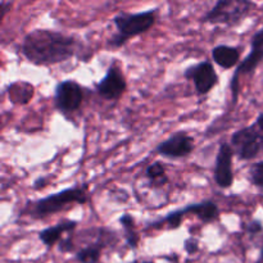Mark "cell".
<instances>
[{"label":"cell","mask_w":263,"mask_h":263,"mask_svg":"<svg viewBox=\"0 0 263 263\" xmlns=\"http://www.w3.org/2000/svg\"><path fill=\"white\" fill-rule=\"evenodd\" d=\"M126 87H127V82H126L125 76L116 63L110 64L105 76L95 85L99 97L105 100L120 99L126 91Z\"/></svg>","instance_id":"8"},{"label":"cell","mask_w":263,"mask_h":263,"mask_svg":"<svg viewBox=\"0 0 263 263\" xmlns=\"http://www.w3.org/2000/svg\"><path fill=\"white\" fill-rule=\"evenodd\" d=\"M103 248H104V243H102V240L94 244H89L77 252L76 261L79 263H98L102 256Z\"/></svg>","instance_id":"15"},{"label":"cell","mask_w":263,"mask_h":263,"mask_svg":"<svg viewBox=\"0 0 263 263\" xmlns=\"http://www.w3.org/2000/svg\"><path fill=\"white\" fill-rule=\"evenodd\" d=\"M182 216L185 215H194L199 218L202 222L211 223L213 221L218 220L220 217V210L218 205L212 200H204L200 203H193V204L186 205V207L179 210Z\"/></svg>","instance_id":"11"},{"label":"cell","mask_w":263,"mask_h":263,"mask_svg":"<svg viewBox=\"0 0 263 263\" xmlns=\"http://www.w3.org/2000/svg\"><path fill=\"white\" fill-rule=\"evenodd\" d=\"M158 9L139 13H120L113 18L118 35L127 43L131 37L145 33L156 25Z\"/></svg>","instance_id":"4"},{"label":"cell","mask_w":263,"mask_h":263,"mask_svg":"<svg viewBox=\"0 0 263 263\" xmlns=\"http://www.w3.org/2000/svg\"><path fill=\"white\" fill-rule=\"evenodd\" d=\"M87 202V186L68 187L62 192L54 193L45 198L28 202L26 204L23 213L32 218H45L48 216L62 212L72 204H85Z\"/></svg>","instance_id":"2"},{"label":"cell","mask_w":263,"mask_h":263,"mask_svg":"<svg viewBox=\"0 0 263 263\" xmlns=\"http://www.w3.org/2000/svg\"><path fill=\"white\" fill-rule=\"evenodd\" d=\"M73 243H72V238H66L62 239V241L59 243V251L63 252V253H68V252L73 251Z\"/></svg>","instance_id":"21"},{"label":"cell","mask_w":263,"mask_h":263,"mask_svg":"<svg viewBox=\"0 0 263 263\" xmlns=\"http://www.w3.org/2000/svg\"><path fill=\"white\" fill-rule=\"evenodd\" d=\"M184 76L193 81L198 95H207L218 84V74L216 73L212 62L202 61L185 69Z\"/></svg>","instance_id":"7"},{"label":"cell","mask_w":263,"mask_h":263,"mask_svg":"<svg viewBox=\"0 0 263 263\" xmlns=\"http://www.w3.org/2000/svg\"><path fill=\"white\" fill-rule=\"evenodd\" d=\"M184 249L187 254H194L199 249V243L195 238H189L184 241Z\"/></svg>","instance_id":"19"},{"label":"cell","mask_w":263,"mask_h":263,"mask_svg":"<svg viewBox=\"0 0 263 263\" xmlns=\"http://www.w3.org/2000/svg\"><path fill=\"white\" fill-rule=\"evenodd\" d=\"M82 45L74 36L55 30H33L22 41V54L35 66H53L77 55Z\"/></svg>","instance_id":"1"},{"label":"cell","mask_w":263,"mask_h":263,"mask_svg":"<svg viewBox=\"0 0 263 263\" xmlns=\"http://www.w3.org/2000/svg\"><path fill=\"white\" fill-rule=\"evenodd\" d=\"M77 226V221L72 220H64L62 222L57 223L55 226H51V228L44 229L39 233V239H40L41 243L44 244L48 248H51L55 243H58L61 236L64 233H69V231L73 230Z\"/></svg>","instance_id":"13"},{"label":"cell","mask_w":263,"mask_h":263,"mask_svg":"<svg viewBox=\"0 0 263 263\" xmlns=\"http://www.w3.org/2000/svg\"><path fill=\"white\" fill-rule=\"evenodd\" d=\"M194 151V138L185 131H177L157 145L156 153L171 159L184 158Z\"/></svg>","instance_id":"9"},{"label":"cell","mask_w":263,"mask_h":263,"mask_svg":"<svg viewBox=\"0 0 263 263\" xmlns=\"http://www.w3.org/2000/svg\"><path fill=\"white\" fill-rule=\"evenodd\" d=\"M241 49L236 46L217 45L212 49V59L217 66L223 69H230L240 64Z\"/></svg>","instance_id":"12"},{"label":"cell","mask_w":263,"mask_h":263,"mask_svg":"<svg viewBox=\"0 0 263 263\" xmlns=\"http://www.w3.org/2000/svg\"><path fill=\"white\" fill-rule=\"evenodd\" d=\"M123 236H125V240L126 243L128 244V246L131 247L133 249H136L139 246V234L136 233L135 229H127V230H125V234H123Z\"/></svg>","instance_id":"18"},{"label":"cell","mask_w":263,"mask_h":263,"mask_svg":"<svg viewBox=\"0 0 263 263\" xmlns=\"http://www.w3.org/2000/svg\"><path fill=\"white\" fill-rule=\"evenodd\" d=\"M84 100L81 85L74 80H63L54 90V105L62 115H68L80 109Z\"/></svg>","instance_id":"6"},{"label":"cell","mask_w":263,"mask_h":263,"mask_svg":"<svg viewBox=\"0 0 263 263\" xmlns=\"http://www.w3.org/2000/svg\"><path fill=\"white\" fill-rule=\"evenodd\" d=\"M262 230H263L262 222L258 220L252 221V222H249L248 225H247V231H248L249 234H258L261 233Z\"/></svg>","instance_id":"22"},{"label":"cell","mask_w":263,"mask_h":263,"mask_svg":"<svg viewBox=\"0 0 263 263\" xmlns=\"http://www.w3.org/2000/svg\"><path fill=\"white\" fill-rule=\"evenodd\" d=\"M230 145L241 161H251L263 151V134L257 123L240 128L231 135Z\"/></svg>","instance_id":"5"},{"label":"cell","mask_w":263,"mask_h":263,"mask_svg":"<svg viewBox=\"0 0 263 263\" xmlns=\"http://www.w3.org/2000/svg\"><path fill=\"white\" fill-rule=\"evenodd\" d=\"M46 186V179L45 177H39L35 182H33V189L39 190L43 189V187Z\"/></svg>","instance_id":"23"},{"label":"cell","mask_w":263,"mask_h":263,"mask_svg":"<svg viewBox=\"0 0 263 263\" xmlns=\"http://www.w3.org/2000/svg\"><path fill=\"white\" fill-rule=\"evenodd\" d=\"M256 123H257V126H258L259 130H261V133L263 134V113H259L258 117H257V120H256Z\"/></svg>","instance_id":"25"},{"label":"cell","mask_w":263,"mask_h":263,"mask_svg":"<svg viewBox=\"0 0 263 263\" xmlns=\"http://www.w3.org/2000/svg\"><path fill=\"white\" fill-rule=\"evenodd\" d=\"M9 100L14 104H27L33 97V86L26 81H17L7 87Z\"/></svg>","instance_id":"14"},{"label":"cell","mask_w":263,"mask_h":263,"mask_svg":"<svg viewBox=\"0 0 263 263\" xmlns=\"http://www.w3.org/2000/svg\"><path fill=\"white\" fill-rule=\"evenodd\" d=\"M254 3L249 0H218L212 9L205 13L203 22L235 27L248 17Z\"/></svg>","instance_id":"3"},{"label":"cell","mask_w":263,"mask_h":263,"mask_svg":"<svg viewBox=\"0 0 263 263\" xmlns=\"http://www.w3.org/2000/svg\"><path fill=\"white\" fill-rule=\"evenodd\" d=\"M145 177L149 180L152 186L161 187L168 182V177L166 175V168H164L162 162H154L151 166L146 167Z\"/></svg>","instance_id":"16"},{"label":"cell","mask_w":263,"mask_h":263,"mask_svg":"<svg viewBox=\"0 0 263 263\" xmlns=\"http://www.w3.org/2000/svg\"><path fill=\"white\" fill-rule=\"evenodd\" d=\"M234 151L230 143H222L218 149L215 162V181L221 189H229L234 182L233 157Z\"/></svg>","instance_id":"10"},{"label":"cell","mask_w":263,"mask_h":263,"mask_svg":"<svg viewBox=\"0 0 263 263\" xmlns=\"http://www.w3.org/2000/svg\"><path fill=\"white\" fill-rule=\"evenodd\" d=\"M259 263H263V247H262V252H261V259H259Z\"/></svg>","instance_id":"27"},{"label":"cell","mask_w":263,"mask_h":263,"mask_svg":"<svg viewBox=\"0 0 263 263\" xmlns=\"http://www.w3.org/2000/svg\"><path fill=\"white\" fill-rule=\"evenodd\" d=\"M0 7H2V18H4L5 13H7L8 9L12 7V3H10V2H2V3H0Z\"/></svg>","instance_id":"24"},{"label":"cell","mask_w":263,"mask_h":263,"mask_svg":"<svg viewBox=\"0 0 263 263\" xmlns=\"http://www.w3.org/2000/svg\"><path fill=\"white\" fill-rule=\"evenodd\" d=\"M118 222L121 223V226L123 228V230H127V229H135V220L131 215L128 213H125L120 217Z\"/></svg>","instance_id":"20"},{"label":"cell","mask_w":263,"mask_h":263,"mask_svg":"<svg viewBox=\"0 0 263 263\" xmlns=\"http://www.w3.org/2000/svg\"><path fill=\"white\" fill-rule=\"evenodd\" d=\"M249 179L254 186L263 189V161L252 164L249 168Z\"/></svg>","instance_id":"17"},{"label":"cell","mask_w":263,"mask_h":263,"mask_svg":"<svg viewBox=\"0 0 263 263\" xmlns=\"http://www.w3.org/2000/svg\"><path fill=\"white\" fill-rule=\"evenodd\" d=\"M131 263H154V262H152V261H134Z\"/></svg>","instance_id":"26"}]
</instances>
